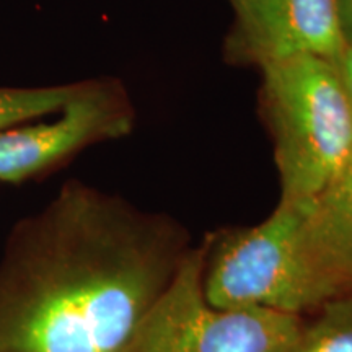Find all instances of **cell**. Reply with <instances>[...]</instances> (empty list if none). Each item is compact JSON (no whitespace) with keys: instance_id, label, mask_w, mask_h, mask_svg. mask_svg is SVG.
<instances>
[{"instance_id":"52a82bcc","label":"cell","mask_w":352,"mask_h":352,"mask_svg":"<svg viewBox=\"0 0 352 352\" xmlns=\"http://www.w3.org/2000/svg\"><path fill=\"white\" fill-rule=\"evenodd\" d=\"M303 241L334 296L352 290V160L324 191L308 201Z\"/></svg>"},{"instance_id":"3957f363","label":"cell","mask_w":352,"mask_h":352,"mask_svg":"<svg viewBox=\"0 0 352 352\" xmlns=\"http://www.w3.org/2000/svg\"><path fill=\"white\" fill-rule=\"evenodd\" d=\"M308 201H279L258 226L227 232L206 254L202 287L220 308H267L297 315L336 297L303 241Z\"/></svg>"},{"instance_id":"6da1fadb","label":"cell","mask_w":352,"mask_h":352,"mask_svg":"<svg viewBox=\"0 0 352 352\" xmlns=\"http://www.w3.org/2000/svg\"><path fill=\"white\" fill-rule=\"evenodd\" d=\"M182 246L164 215L64 184L0 258V352H129Z\"/></svg>"},{"instance_id":"7a4b0ae2","label":"cell","mask_w":352,"mask_h":352,"mask_svg":"<svg viewBox=\"0 0 352 352\" xmlns=\"http://www.w3.org/2000/svg\"><path fill=\"white\" fill-rule=\"evenodd\" d=\"M261 72L280 199H315L352 160L349 95L331 60L316 56L266 65Z\"/></svg>"},{"instance_id":"9c48e42d","label":"cell","mask_w":352,"mask_h":352,"mask_svg":"<svg viewBox=\"0 0 352 352\" xmlns=\"http://www.w3.org/2000/svg\"><path fill=\"white\" fill-rule=\"evenodd\" d=\"M82 87L83 82L43 88L0 87V131L39 116L59 113Z\"/></svg>"},{"instance_id":"8992f818","label":"cell","mask_w":352,"mask_h":352,"mask_svg":"<svg viewBox=\"0 0 352 352\" xmlns=\"http://www.w3.org/2000/svg\"><path fill=\"white\" fill-rule=\"evenodd\" d=\"M230 63L259 69L302 56L334 60L344 50L338 0H232Z\"/></svg>"},{"instance_id":"30bf717a","label":"cell","mask_w":352,"mask_h":352,"mask_svg":"<svg viewBox=\"0 0 352 352\" xmlns=\"http://www.w3.org/2000/svg\"><path fill=\"white\" fill-rule=\"evenodd\" d=\"M333 64L336 67L338 74H340L342 85H344L352 103V43H346L344 50H342L340 57Z\"/></svg>"},{"instance_id":"5b68a950","label":"cell","mask_w":352,"mask_h":352,"mask_svg":"<svg viewBox=\"0 0 352 352\" xmlns=\"http://www.w3.org/2000/svg\"><path fill=\"white\" fill-rule=\"evenodd\" d=\"M132 126L134 111L116 83L83 82L56 121L0 131V182L32 178L87 145L124 138Z\"/></svg>"},{"instance_id":"ba28073f","label":"cell","mask_w":352,"mask_h":352,"mask_svg":"<svg viewBox=\"0 0 352 352\" xmlns=\"http://www.w3.org/2000/svg\"><path fill=\"white\" fill-rule=\"evenodd\" d=\"M300 328L292 352H352V290L329 298Z\"/></svg>"},{"instance_id":"277c9868","label":"cell","mask_w":352,"mask_h":352,"mask_svg":"<svg viewBox=\"0 0 352 352\" xmlns=\"http://www.w3.org/2000/svg\"><path fill=\"white\" fill-rule=\"evenodd\" d=\"M208 248L204 245L184 254L129 352H292L300 316L209 303L202 287Z\"/></svg>"},{"instance_id":"8fae6325","label":"cell","mask_w":352,"mask_h":352,"mask_svg":"<svg viewBox=\"0 0 352 352\" xmlns=\"http://www.w3.org/2000/svg\"><path fill=\"white\" fill-rule=\"evenodd\" d=\"M338 12L344 41L352 43V0H338Z\"/></svg>"}]
</instances>
